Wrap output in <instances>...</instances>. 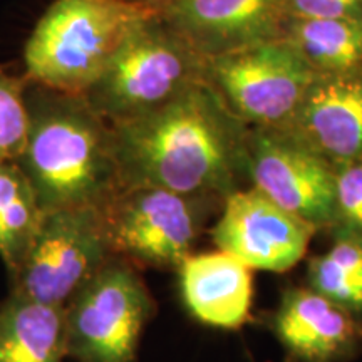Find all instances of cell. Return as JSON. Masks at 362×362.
I'll return each mask as SVG.
<instances>
[{"label":"cell","instance_id":"5","mask_svg":"<svg viewBox=\"0 0 362 362\" xmlns=\"http://www.w3.org/2000/svg\"><path fill=\"white\" fill-rule=\"evenodd\" d=\"M223 202L153 187L121 188L101 208L111 252L151 267H178Z\"/></svg>","mask_w":362,"mask_h":362},{"label":"cell","instance_id":"6","mask_svg":"<svg viewBox=\"0 0 362 362\" xmlns=\"http://www.w3.org/2000/svg\"><path fill=\"white\" fill-rule=\"evenodd\" d=\"M153 302L139 275L106 262L64 307L66 352L79 362H133Z\"/></svg>","mask_w":362,"mask_h":362},{"label":"cell","instance_id":"7","mask_svg":"<svg viewBox=\"0 0 362 362\" xmlns=\"http://www.w3.org/2000/svg\"><path fill=\"white\" fill-rule=\"evenodd\" d=\"M111 252L99 208H66L44 214L24 259L13 272V296L66 307L106 264Z\"/></svg>","mask_w":362,"mask_h":362},{"label":"cell","instance_id":"3","mask_svg":"<svg viewBox=\"0 0 362 362\" xmlns=\"http://www.w3.org/2000/svg\"><path fill=\"white\" fill-rule=\"evenodd\" d=\"M161 12L121 0H56L24 47L25 79L83 94L106 71L124 40Z\"/></svg>","mask_w":362,"mask_h":362},{"label":"cell","instance_id":"14","mask_svg":"<svg viewBox=\"0 0 362 362\" xmlns=\"http://www.w3.org/2000/svg\"><path fill=\"white\" fill-rule=\"evenodd\" d=\"M185 305L194 319L210 327L238 329L252 309V269L230 253H189L176 267Z\"/></svg>","mask_w":362,"mask_h":362},{"label":"cell","instance_id":"16","mask_svg":"<svg viewBox=\"0 0 362 362\" xmlns=\"http://www.w3.org/2000/svg\"><path fill=\"white\" fill-rule=\"evenodd\" d=\"M282 40L302 57L314 74L362 72V22L291 16Z\"/></svg>","mask_w":362,"mask_h":362},{"label":"cell","instance_id":"1","mask_svg":"<svg viewBox=\"0 0 362 362\" xmlns=\"http://www.w3.org/2000/svg\"><path fill=\"white\" fill-rule=\"evenodd\" d=\"M111 128L121 188L153 187L225 202L248 187V128L206 81Z\"/></svg>","mask_w":362,"mask_h":362},{"label":"cell","instance_id":"19","mask_svg":"<svg viewBox=\"0 0 362 362\" xmlns=\"http://www.w3.org/2000/svg\"><path fill=\"white\" fill-rule=\"evenodd\" d=\"M27 79L13 78L0 64V163H17L29 134Z\"/></svg>","mask_w":362,"mask_h":362},{"label":"cell","instance_id":"23","mask_svg":"<svg viewBox=\"0 0 362 362\" xmlns=\"http://www.w3.org/2000/svg\"><path fill=\"white\" fill-rule=\"evenodd\" d=\"M168 2H173V0H160V7L166 6V4H168Z\"/></svg>","mask_w":362,"mask_h":362},{"label":"cell","instance_id":"9","mask_svg":"<svg viewBox=\"0 0 362 362\" xmlns=\"http://www.w3.org/2000/svg\"><path fill=\"white\" fill-rule=\"evenodd\" d=\"M248 187L315 230L334 221V168L284 129L248 128Z\"/></svg>","mask_w":362,"mask_h":362},{"label":"cell","instance_id":"18","mask_svg":"<svg viewBox=\"0 0 362 362\" xmlns=\"http://www.w3.org/2000/svg\"><path fill=\"white\" fill-rule=\"evenodd\" d=\"M332 242L307 267V285L362 317V237L330 228Z\"/></svg>","mask_w":362,"mask_h":362},{"label":"cell","instance_id":"13","mask_svg":"<svg viewBox=\"0 0 362 362\" xmlns=\"http://www.w3.org/2000/svg\"><path fill=\"white\" fill-rule=\"evenodd\" d=\"M270 327L284 349L300 362H342L362 344V317L309 285L284 292Z\"/></svg>","mask_w":362,"mask_h":362},{"label":"cell","instance_id":"11","mask_svg":"<svg viewBox=\"0 0 362 362\" xmlns=\"http://www.w3.org/2000/svg\"><path fill=\"white\" fill-rule=\"evenodd\" d=\"M161 19L205 59L282 40L287 0H173Z\"/></svg>","mask_w":362,"mask_h":362},{"label":"cell","instance_id":"4","mask_svg":"<svg viewBox=\"0 0 362 362\" xmlns=\"http://www.w3.org/2000/svg\"><path fill=\"white\" fill-rule=\"evenodd\" d=\"M205 81L206 59L160 12L124 40L83 96L99 116L116 124L148 115Z\"/></svg>","mask_w":362,"mask_h":362},{"label":"cell","instance_id":"2","mask_svg":"<svg viewBox=\"0 0 362 362\" xmlns=\"http://www.w3.org/2000/svg\"><path fill=\"white\" fill-rule=\"evenodd\" d=\"M29 134L17 165L44 214L107 205L121 189L111 124L83 94L27 81Z\"/></svg>","mask_w":362,"mask_h":362},{"label":"cell","instance_id":"8","mask_svg":"<svg viewBox=\"0 0 362 362\" xmlns=\"http://www.w3.org/2000/svg\"><path fill=\"white\" fill-rule=\"evenodd\" d=\"M312 78L285 40L206 59V83L247 128H285Z\"/></svg>","mask_w":362,"mask_h":362},{"label":"cell","instance_id":"21","mask_svg":"<svg viewBox=\"0 0 362 362\" xmlns=\"http://www.w3.org/2000/svg\"><path fill=\"white\" fill-rule=\"evenodd\" d=\"M293 17H320L362 22V0H287Z\"/></svg>","mask_w":362,"mask_h":362},{"label":"cell","instance_id":"20","mask_svg":"<svg viewBox=\"0 0 362 362\" xmlns=\"http://www.w3.org/2000/svg\"><path fill=\"white\" fill-rule=\"evenodd\" d=\"M332 168L336 188L330 228H341L362 237V160L341 163Z\"/></svg>","mask_w":362,"mask_h":362},{"label":"cell","instance_id":"22","mask_svg":"<svg viewBox=\"0 0 362 362\" xmlns=\"http://www.w3.org/2000/svg\"><path fill=\"white\" fill-rule=\"evenodd\" d=\"M121 2H131V4H151V6L160 7V0H121ZM161 8V7H160Z\"/></svg>","mask_w":362,"mask_h":362},{"label":"cell","instance_id":"15","mask_svg":"<svg viewBox=\"0 0 362 362\" xmlns=\"http://www.w3.org/2000/svg\"><path fill=\"white\" fill-rule=\"evenodd\" d=\"M64 307L12 296L0 305V362H64Z\"/></svg>","mask_w":362,"mask_h":362},{"label":"cell","instance_id":"10","mask_svg":"<svg viewBox=\"0 0 362 362\" xmlns=\"http://www.w3.org/2000/svg\"><path fill=\"white\" fill-rule=\"evenodd\" d=\"M317 230L270 202L255 188L225 198L211 240L252 270L287 272L305 257Z\"/></svg>","mask_w":362,"mask_h":362},{"label":"cell","instance_id":"12","mask_svg":"<svg viewBox=\"0 0 362 362\" xmlns=\"http://www.w3.org/2000/svg\"><path fill=\"white\" fill-rule=\"evenodd\" d=\"M332 166L362 160V72L319 76L282 128Z\"/></svg>","mask_w":362,"mask_h":362},{"label":"cell","instance_id":"17","mask_svg":"<svg viewBox=\"0 0 362 362\" xmlns=\"http://www.w3.org/2000/svg\"><path fill=\"white\" fill-rule=\"evenodd\" d=\"M44 211L17 163H0V259L17 270L37 232Z\"/></svg>","mask_w":362,"mask_h":362}]
</instances>
